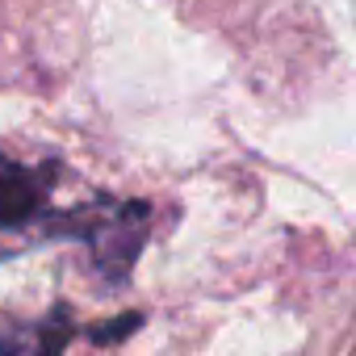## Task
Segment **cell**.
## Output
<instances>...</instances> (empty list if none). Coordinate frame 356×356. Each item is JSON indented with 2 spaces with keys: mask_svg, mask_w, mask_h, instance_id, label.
Masks as SVG:
<instances>
[{
  "mask_svg": "<svg viewBox=\"0 0 356 356\" xmlns=\"http://www.w3.org/2000/svg\"><path fill=\"white\" fill-rule=\"evenodd\" d=\"M51 235L63 239H80L92 256V268L109 281V285H126L147 231H151V210L147 202H113V197H97L88 206H76L67 214H51L47 218Z\"/></svg>",
  "mask_w": 356,
  "mask_h": 356,
  "instance_id": "obj_1",
  "label": "cell"
},
{
  "mask_svg": "<svg viewBox=\"0 0 356 356\" xmlns=\"http://www.w3.org/2000/svg\"><path fill=\"white\" fill-rule=\"evenodd\" d=\"M55 176V163H22L0 151V231H26L47 218Z\"/></svg>",
  "mask_w": 356,
  "mask_h": 356,
  "instance_id": "obj_2",
  "label": "cell"
},
{
  "mask_svg": "<svg viewBox=\"0 0 356 356\" xmlns=\"http://www.w3.org/2000/svg\"><path fill=\"white\" fill-rule=\"evenodd\" d=\"M76 335L67 306H55L38 323H0V356H63L67 339Z\"/></svg>",
  "mask_w": 356,
  "mask_h": 356,
  "instance_id": "obj_3",
  "label": "cell"
},
{
  "mask_svg": "<svg viewBox=\"0 0 356 356\" xmlns=\"http://www.w3.org/2000/svg\"><path fill=\"white\" fill-rule=\"evenodd\" d=\"M138 327H143L138 314H122V318H109V323H101V327H88V339H92V343H118V339H126V335L138 331Z\"/></svg>",
  "mask_w": 356,
  "mask_h": 356,
  "instance_id": "obj_4",
  "label": "cell"
}]
</instances>
